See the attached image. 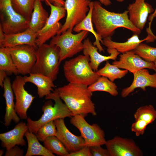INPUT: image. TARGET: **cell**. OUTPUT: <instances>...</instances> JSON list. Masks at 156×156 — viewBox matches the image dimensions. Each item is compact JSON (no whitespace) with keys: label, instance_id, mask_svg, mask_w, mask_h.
<instances>
[{"label":"cell","instance_id":"41","mask_svg":"<svg viewBox=\"0 0 156 156\" xmlns=\"http://www.w3.org/2000/svg\"><path fill=\"white\" fill-rule=\"evenodd\" d=\"M156 15V8L154 13L151 15V17H149L150 20L152 19L153 18L155 17Z\"/></svg>","mask_w":156,"mask_h":156},{"label":"cell","instance_id":"27","mask_svg":"<svg viewBox=\"0 0 156 156\" xmlns=\"http://www.w3.org/2000/svg\"><path fill=\"white\" fill-rule=\"evenodd\" d=\"M88 88L92 92L103 91L113 96H116L118 94L116 84L107 78L102 76H100L95 82L88 86Z\"/></svg>","mask_w":156,"mask_h":156},{"label":"cell","instance_id":"44","mask_svg":"<svg viewBox=\"0 0 156 156\" xmlns=\"http://www.w3.org/2000/svg\"><path fill=\"white\" fill-rule=\"evenodd\" d=\"M156 66V60L155 61V62H154Z\"/></svg>","mask_w":156,"mask_h":156},{"label":"cell","instance_id":"9","mask_svg":"<svg viewBox=\"0 0 156 156\" xmlns=\"http://www.w3.org/2000/svg\"><path fill=\"white\" fill-rule=\"evenodd\" d=\"M45 2L50 7L51 13L44 26L36 33V43L38 47L57 34L62 26L59 21L65 16L66 12L64 7L54 5L48 1Z\"/></svg>","mask_w":156,"mask_h":156},{"label":"cell","instance_id":"2","mask_svg":"<svg viewBox=\"0 0 156 156\" xmlns=\"http://www.w3.org/2000/svg\"><path fill=\"white\" fill-rule=\"evenodd\" d=\"M87 86L69 83L57 88L61 99L72 114L84 117L89 114L96 115L94 103L91 99L92 92Z\"/></svg>","mask_w":156,"mask_h":156},{"label":"cell","instance_id":"17","mask_svg":"<svg viewBox=\"0 0 156 156\" xmlns=\"http://www.w3.org/2000/svg\"><path fill=\"white\" fill-rule=\"evenodd\" d=\"M37 34L28 28L19 33L6 34L0 27V47H8L21 45L28 44L37 49L38 47L36 43Z\"/></svg>","mask_w":156,"mask_h":156},{"label":"cell","instance_id":"11","mask_svg":"<svg viewBox=\"0 0 156 156\" xmlns=\"http://www.w3.org/2000/svg\"><path fill=\"white\" fill-rule=\"evenodd\" d=\"M90 0H66L64 7L67 13L65 21L57 34L67 30L73 31L75 26L86 16L89 10Z\"/></svg>","mask_w":156,"mask_h":156},{"label":"cell","instance_id":"19","mask_svg":"<svg viewBox=\"0 0 156 156\" xmlns=\"http://www.w3.org/2000/svg\"><path fill=\"white\" fill-rule=\"evenodd\" d=\"M28 130V126L25 122L18 123L11 130L0 134L1 146L8 151L16 145L25 146L23 137Z\"/></svg>","mask_w":156,"mask_h":156},{"label":"cell","instance_id":"10","mask_svg":"<svg viewBox=\"0 0 156 156\" xmlns=\"http://www.w3.org/2000/svg\"><path fill=\"white\" fill-rule=\"evenodd\" d=\"M6 48L19 73L30 74L36 62V49L33 47L23 44Z\"/></svg>","mask_w":156,"mask_h":156},{"label":"cell","instance_id":"22","mask_svg":"<svg viewBox=\"0 0 156 156\" xmlns=\"http://www.w3.org/2000/svg\"><path fill=\"white\" fill-rule=\"evenodd\" d=\"M150 38V36H148L144 39L140 40L138 35L134 34L124 42H115L109 36L103 38L101 43L107 49H115L120 53H123L133 50L140 43Z\"/></svg>","mask_w":156,"mask_h":156},{"label":"cell","instance_id":"25","mask_svg":"<svg viewBox=\"0 0 156 156\" xmlns=\"http://www.w3.org/2000/svg\"><path fill=\"white\" fill-rule=\"evenodd\" d=\"M93 6V1H91L89 5V10L86 16L80 23L74 27L73 31L77 33L83 30L90 32L93 34L95 38L94 45L96 46L100 52L104 51L100 43L102 39L97 34L93 27L92 16Z\"/></svg>","mask_w":156,"mask_h":156},{"label":"cell","instance_id":"37","mask_svg":"<svg viewBox=\"0 0 156 156\" xmlns=\"http://www.w3.org/2000/svg\"><path fill=\"white\" fill-rule=\"evenodd\" d=\"M67 156H92L90 147L85 146L75 152L69 153Z\"/></svg>","mask_w":156,"mask_h":156},{"label":"cell","instance_id":"34","mask_svg":"<svg viewBox=\"0 0 156 156\" xmlns=\"http://www.w3.org/2000/svg\"><path fill=\"white\" fill-rule=\"evenodd\" d=\"M57 130L54 120L50 121L42 126L38 130L36 134L38 139L43 142L48 137L56 136Z\"/></svg>","mask_w":156,"mask_h":156},{"label":"cell","instance_id":"6","mask_svg":"<svg viewBox=\"0 0 156 156\" xmlns=\"http://www.w3.org/2000/svg\"><path fill=\"white\" fill-rule=\"evenodd\" d=\"M67 30L60 34L53 37L49 44L58 46L60 49V62L65 59L72 57L83 51L84 46L82 41L87 37L89 32L82 31L77 34Z\"/></svg>","mask_w":156,"mask_h":156},{"label":"cell","instance_id":"14","mask_svg":"<svg viewBox=\"0 0 156 156\" xmlns=\"http://www.w3.org/2000/svg\"><path fill=\"white\" fill-rule=\"evenodd\" d=\"M112 64L120 68L127 70L133 74L144 68L151 69L156 72V66L154 63L146 61L133 51L120 54L119 60H115Z\"/></svg>","mask_w":156,"mask_h":156},{"label":"cell","instance_id":"36","mask_svg":"<svg viewBox=\"0 0 156 156\" xmlns=\"http://www.w3.org/2000/svg\"><path fill=\"white\" fill-rule=\"evenodd\" d=\"M92 156H111L107 149L103 148L101 146H95L90 147Z\"/></svg>","mask_w":156,"mask_h":156},{"label":"cell","instance_id":"33","mask_svg":"<svg viewBox=\"0 0 156 156\" xmlns=\"http://www.w3.org/2000/svg\"><path fill=\"white\" fill-rule=\"evenodd\" d=\"M132 51L146 61L154 63L156 60V47L142 42Z\"/></svg>","mask_w":156,"mask_h":156},{"label":"cell","instance_id":"23","mask_svg":"<svg viewBox=\"0 0 156 156\" xmlns=\"http://www.w3.org/2000/svg\"><path fill=\"white\" fill-rule=\"evenodd\" d=\"M25 83L30 82L35 85L37 88V94L40 98L50 94L55 87L53 81L49 77L38 73H30L29 76L23 77Z\"/></svg>","mask_w":156,"mask_h":156},{"label":"cell","instance_id":"15","mask_svg":"<svg viewBox=\"0 0 156 156\" xmlns=\"http://www.w3.org/2000/svg\"><path fill=\"white\" fill-rule=\"evenodd\" d=\"M54 121L57 130L56 136L69 153L77 151L85 146L82 137L75 135L71 133L66 126L64 119H57Z\"/></svg>","mask_w":156,"mask_h":156},{"label":"cell","instance_id":"8","mask_svg":"<svg viewBox=\"0 0 156 156\" xmlns=\"http://www.w3.org/2000/svg\"><path fill=\"white\" fill-rule=\"evenodd\" d=\"M84 117L81 115L73 116L70 122L79 130L84 140L85 146L90 147L105 144L107 141L104 131L97 124H88Z\"/></svg>","mask_w":156,"mask_h":156},{"label":"cell","instance_id":"40","mask_svg":"<svg viewBox=\"0 0 156 156\" xmlns=\"http://www.w3.org/2000/svg\"><path fill=\"white\" fill-rule=\"evenodd\" d=\"M7 74L4 71L0 70V86L2 88L3 87L4 82L6 77Z\"/></svg>","mask_w":156,"mask_h":156},{"label":"cell","instance_id":"35","mask_svg":"<svg viewBox=\"0 0 156 156\" xmlns=\"http://www.w3.org/2000/svg\"><path fill=\"white\" fill-rule=\"evenodd\" d=\"M149 124L146 122L140 119L135 120L131 125V131L134 132L137 137L144 134L146 127Z\"/></svg>","mask_w":156,"mask_h":156},{"label":"cell","instance_id":"39","mask_svg":"<svg viewBox=\"0 0 156 156\" xmlns=\"http://www.w3.org/2000/svg\"><path fill=\"white\" fill-rule=\"evenodd\" d=\"M42 1H48L54 5L64 7L65 1L64 0H41Z\"/></svg>","mask_w":156,"mask_h":156},{"label":"cell","instance_id":"5","mask_svg":"<svg viewBox=\"0 0 156 156\" xmlns=\"http://www.w3.org/2000/svg\"><path fill=\"white\" fill-rule=\"evenodd\" d=\"M60 51L57 46L44 43L36 50V60L31 73L47 76L54 81L59 73Z\"/></svg>","mask_w":156,"mask_h":156},{"label":"cell","instance_id":"43","mask_svg":"<svg viewBox=\"0 0 156 156\" xmlns=\"http://www.w3.org/2000/svg\"><path fill=\"white\" fill-rule=\"evenodd\" d=\"M118 2H122L124 1V0H116Z\"/></svg>","mask_w":156,"mask_h":156},{"label":"cell","instance_id":"20","mask_svg":"<svg viewBox=\"0 0 156 156\" xmlns=\"http://www.w3.org/2000/svg\"><path fill=\"white\" fill-rule=\"evenodd\" d=\"M83 43L84 49L83 54L89 55L90 58V64L92 69L96 71L100 64L104 61L109 60H116L120 53L116 50L107 49V51L109 54L108 56L103 55L98 52V48L92 44L88 38L85 39Z\"/></svg>","mask_w":156,"mask_h":156},{"label":"cell","instance_id":"29","mask_svg":"<svg viewBox=\"0 0 156 156\" xmlns=\"http://www.w3.org/2000/svg\"><path fill=\"white\" fill-rule=\"evenodd\" d=\"M0 70L5 71L7 74H19L11 56L5 47L0 48Z\"/></svg>","mask_w":156,"mask_h":156},{"label":"cell","instance_id":"30","mask_svg":"<svg viewBox=\"0 0 156 156\" xmlns=\"http://www.w3.org/2000/svg\"><path fill=\"white\" fill-rule=\"evenodd\" d=\"M14 10L30 21L35 0H10Z\"/></svg>","mask_w":156,"mask_h":156},{"label":"cell","instance_id":"28","mask_svg":"<svg viewBox=\"0 0 156 156\" xmlns=\"http://www.w3.org/2000/svg\"><path fill=\"white\" fill-rule=\"evenodd\" d=\"M120 69L107 61L104 67L96 72L100 76L105 77L111 81L114 82L116 79L124 77L128 73L127 70L125 69L121 70Z\"/></svg>","mask_w":156,"mask_h":156},{"label":"cell","instance_id":"26","mask_svg":"<svg viewBox=\"0 0 156 156\" xmlns=\"http://www.w3.org/2000/svg\"><path fill=\"white\" fill-rule=\"evenodd\" d=\"M25 136L27 139L28 144L27 149L25 156H55L40 143L37 136L32 132L27 131Z\"/></svg>","mask_w":156,"mask_h":156},{"label":"cell","instance_id":"42","mask_svg":"<svg viewBox=\"0 0 156 156\" xmlns=\"http://www.w3.org/2000/svg\"><path fill=\"white\" fill-rule=\"evenodd\" d=\"M4 153V151L3 150H0V156H2Z\"/></svg>","mask_w":156,"mask_h":156},{"label":"cell","instance_id":"12","mask_svg":"<svg viewBox=\"0 0 156 156\" xmlns=\"http://www.w3.org/2000/svg\"><path fill=\"white\" fill-rule=\"evenodd\" d=\"M25 83L23 77L17 76L12 84L16 99L15 109L21 119H27L28 118L27 111L35 98L25 89Z\"/></svg>","mask_w":156,"mask_h":156},{"label":"cell","instance_id":"31","mask_svg":"<svg viewBox=\"0 0 156 156\" xmlns=\"http://www.w3.org/2000/svg\"><path fill=\"white\" fill-rule=\"evenodd\" d=\"M43 142L44 146L53 154L61 156H67L69 153L63 144L56 136L48 137Z\"/></svg>","mask_w":156,"mask_h":156},{"label":"cell","instance_id":"21","mask_svg":"<svg viewBox=\"0 0 156 156\" xmlns=\"http://www.w3.org/2000/svg\"><path fill=\"white\" fill-rule=\"evenodd\" d=\"M4 93L3 96L5 101V113L4 117V124L6 127L9 126L12 121L18 123L20 120L15 109L14 92L10 79L7 77L4 82Z\"/></svg>","mask_w":156,"mask_h":156},{"label":"cell","instance_id":"38","mask_svg":"<svg viewBox=\"0 0 156 156\" xmlns=\"http://www.w3.org/2000/svg\"><path fill=\"white\" fill-rule=\"evenodd\" d=\"M16 145L12 148L9 150L6 151L5 156H23L24 152L23 150Z\"/></svg>","mask_w":156,"mask_h":156},{"label":"cell","instance_id":"16","mask_svg":"<svg viewBox=\"0 0 156 156\" xmlns=\"http://www.w3.org/2000/svg\"><path fill=\"white\" fill-rule=\"evenodd\" d=\"M127 10L130 22L141 31L144 27L148 14L154 11L152 6L145 0H135L129 5Z\"/></svg>","mask_w":156,"mask_h":156},{"label":"cell","instance_id":"1","mask_svg":"<svg viewBox=\"0 0 156 156\" xmlns=\"http://www.w3.org/2000/svg\"><path fill=\"white\" fill-rule=\"evenodd\" d=\"M93 2L92 22L96 33L102 39L111 37L119 27L126 28L138 35L140 34L141 31L129 20L127 10L121 13L111 12L103 7L99 1Z\"/></svg>","mask_w":156,"mask_h":156},{"label":"cell","instance_id":"7","mask_svg":"<svg viewBox=\"0 0 156 156\" xmlns=\"http://www.w3.org/2000/svg\"><path fill=\"white\" fill-rule=\"evenodd\" d=\"M0 27L6 34L23 31L29 27V21L17 13L10 0H0Z\"/></svg>","mask_w":156,"mask_h":156},{"label":"cell","instance_id":"18","mask_svg":"<svg viewBox=\"0 0 156 156\" xmlns=\"http://www.w3.org/2000/svg\"><path fill=\"white\" fill-rule=\"evenodd\" d=\"M146 69H141L133 74V79L131 84L122 90V97H127L137 88H140L144 91L147 87L156 88V73L151 74Z\"/></svg>","mask_w":156,"mask_h":156},{"label":"cell","instance_id":"4","mask_svg":"<svg viewBox=\"0 0 156 156\" xmlns=\"http://www.w3.org/2000/svg\"><path fill=\"white\" fill-rule=\"evenodd\" d=\"M45 99L53 100L54 105H53L50 101L46 102L42 107L43 113L39 119L33 120L29 117L27 119L28 130L36 135L39 129L45 123L51 120L73 116L71 112L60 97L57 88L45 96Z\"/></svg>","mask_w":156,"mask_h":156},{"label":"cell","instance_id":"24","mask_svg":"<svg viewBox=\"0 0 156 156\" xmlns=\"http://www.w3.org/2000/svg\"><path fill=\"white\" fill-rule=\"evenodd\" d=\"M41 0H35L29 28L37 33L44 26L49 17L48 12L42 6Z\"/></svg>","mask_w":156,"mask_h":156},{"label":"cell","instance_id":"13","mask_svg":"<svg viewBox=\"0 0 156 156\" xmlns=\"http://www.w3.org/2000/svg\"><path fill=\"white\" fill-rule=\"evenodd\" d=\"M111 156H142L143 153L131 139L116 136L105 144Z\"/></svg>","mask_w":156,"mask_h":156},{"label":"cell","instance_id":"32","mask_svg":"<svg viewBox=\"0 0 156 156\" xmlns=\"http://www.w3.org/2000/svg\"><path fill=\"white\" fill-rule=\"evenodd\" d=\"M134 117L135 120H141L149 124L156 120V110L152 105L142 106L137 109Z\"/></svg>","mask_w":156,"mask_h":156},{"label":"cell","instance_id":"3","mask_svg":"<svg viewBox=\"0 0 156 156\" xmlns=\"http://www.w3.org/2000/svg\"><path fill=\"white\" fill-rule=\"evenodd\" d=\"M90 58L87 54L80 55L66 61L63 65L65 77L69 83L89 86L100 76L90 64Z\"/></svg>","mask_w":156,"mask_h":156}]
</instances>
